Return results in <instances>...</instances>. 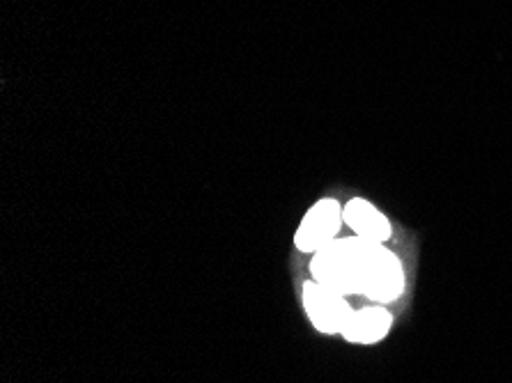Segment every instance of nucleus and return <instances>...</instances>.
<instances>
[{
	"instance_id": "f257e3e1",
	"label": "nucleus",
	"mask_w": 512,
	"mask_h": 383,
	"mask_svg": "<svg viewBox=\"0 0 512 383\" xmlns=\"http://www.w3.org/2000/svg\"><path fill=\"white\" fill-rule=\"evenodd\" d=\"M310 278L336 292L366 296L389 306L405 294L407 276L398 253L363 237H338L310 257Z\"/></svg>"
},
{
	"instance_id": "f03ea898",
	"label": "nucleus",
	"mask_w": 512,
	"mask_h": 383,
	"mask_svg": "<svg viewBox=\"0 0 512 383\" xmlns=\"http://www.w3.org/2000/svg\"><path fill=\"white\" fill-rule=\"evenodd\" d=\"M301 301H304V310L310 324H313L315 331H320L324 335L343 333L349 317H352L354 312L345 294L317 283L313 278L301 285Z\"/></svg>"
},
{
	"instance_id": "7ed1b4c3",
	"label": "nucleus",
	"mask_w": 512,
	"mask_h": 383,
	"mask_svg": "<svg viewBox=\"0 0 512 383\" xmlns=\"http://www.w3.org/2000/svg\"><path fill=\"white\" fill-rule=\"evenodd\" d=\"M345 225L343 202L336 198H322L310 207L301 218L297 232H294V246L299 253H310L327 246L329 241L340 237V230Z\"/></svg>"
},
{
	"instance_id": "20e7f679",
	"label": "nucleus",
	"mask_w": 512,
	"mask_h": 383,
	"mask_svg": "<svg viewBox=\"0 0 512 383\" xmlns=\"http://www.w3.org/2000/svg\"><path fill=\"white\" fill-rule=\"evenodd\" d=\"M345 225L356 237H363L377 244H386L393 237V225L389 216L366 198H352L343 205Z\"/></svg>"
},
{
	"instance_id": "39448f33",
	"label": "nucleus",
	"mask_w": 512,
	"mask_h": 383,
	"mask_svg": "<svg viewBox=\"0 0 512 383\" xmlns=\"http://www.w3.org/2000/svg\"><path fill=\"white\" fill-rule=\"evenodd\" d=\"M391 326V310L382 306V303H372V306L354 310L345 331L340 335L347 342H352V345H377V342H382L391 333Z\"/></svg>"
}]
</instances>
